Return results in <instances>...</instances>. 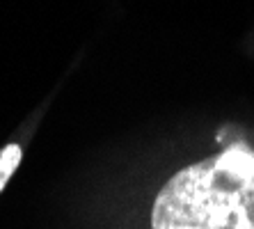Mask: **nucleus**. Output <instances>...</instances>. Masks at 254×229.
Masks as SVG:
<instances>
[{
    "mask_svg": "<svg viewBox=\"0 0 254 229\" xmlns=\"http://www.w3.org/2000/svg\"><path fill=\"white\" fill-rule=\"evenodd\" d=\"M151 229H254V152L231 145L160 188Z\"/></svg>",
    "mask_w": 254,
    "mask_h": 229,
    "instance_id": "f257e3e1",
    "label": "nucleus"
},
{
    "mask_svg": "<svg viewBox=\"0 0 254 229\" xmlns=\"http://www.w3.org/2000/svg\"><path fill=\"white\" fill-rule=\"evenodd\" d=\"M18 163H21V149H18V145H7L0 152V190L5 188V183L9 181V176L14 174Z\"/></svg>",
    "mask_w": 254,
    "mask_h": 229,
    "instance_id": "f03ea898",
    "label": "nucleus"
}]
</instances>
